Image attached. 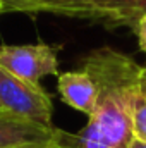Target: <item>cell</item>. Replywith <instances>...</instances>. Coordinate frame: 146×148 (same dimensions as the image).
I'll use <instances>...</instances> for the list:
<instances>
[{
  "label": "cell",
  "instance_id": "8",
  "mask_svg": "<svg viewBox=\"0 0 146 148\" xmlns=\"http://www.w3.org/2000/svg\"><path fill=\"white\" fill-rule=\"evenodd\" d=\"M134 35L138 38V43H139V48L146 53V16L139 21V24L136 26L134 29Z\"/></svg>",
  "mask_w": 146,
  "mask_h": 148
},
{
  "label": "cell",
  "instance_id": "10",
  "mask_svg": "<svg viewBox=\"0 0 146 148\" xmlns=\"http://www.w3.org/2000/svg\"><path fill=\"white\" fill-rule=\"evenodd\" d=\"M141 91L146 95V66H143V73H141Z\"/></svg>",
  "mask_w": 146,
  "mask_h": 148
},
{
  "label": "cell",
  "instance_id": "9",
  "mask_svg": "<svg viewBox=\"0 0 146 148\" xmlns=\"http://www.w3.org/2000/svg\"><path fill=\"white\" fill-rule=\"evenodd\" d=\"M127 148H146V143L141 141V140H138V138H132Z\"/></svg>",
  "mask_w": 146,
  "mask_h": 148
},
{
  "label": "cell",
  "instance_id": "12",
  "mask_svg": "<svg viewBox=\"0 0 146 148\" xmlns=\"http://www.w3.org/2000/svg\"><path fill=\"white\" fill-rule=\"evenodd\" d=\"M36 148H52V145L48 143V145H45V147H36Z\"/></svg>",
  "mask_w": 146,
  "mask_h": 148
},
{
  "label": "cell",
  "instance_id": "3",
  "mask_svg": "<svg viewBox=\"0 0 146 148\" xmlns=\"http://www.w3.org/2000/svg\"><path fill=\"white\" fill-rule=\"evenodd\" d=\"M0 109L2 112L53 129V105L50 95L40 86L19 79L0 69Z\"/></svg>",
  "mask_w": 146,
  "mask_h": 148
},
{
  "label": "cell",
  "instance_id": "7",
  "mask_svg": "<svg viewBox=\"0 0 146 148\" xmlns=\"http://www.w3.org/2000/svg\"><path fill=\"white\" fill-rule=\"evenodd\" d=\"M132 136L146 143V95L141 86L132 102Z\"/></svg>",
  "mask_w": 146,
  "mask_h": 148
},
{
  "label": "cell",
  "instance_id": "13",
  "mask_svg": "<svg viewBox=\"0 0 146 148\" xmlns=\"http://www.w3.org/2000/svg\"><path fill=\"white\" fill-rule=\"evenodd\" d=\"M0 112H2V109H0Z\"/></svg>",
  "mask_w": 146,
  "mask_h": 148
},
{
  "label": "cell",
  "instance_id": "6",
  "mask_svg": "<svg viewBox=\"0 0 146 148\" xmlns=\"http://www.w3.org/2000/svg\"><path fill=\"white\" fill-rule=\"evenodd\" d=\"M57 88L62 102H65L69 107L86 114L88 117L95 112L98 102V86L84 69L59 74Z\"/></svg>",
  "mask_w": 146,
  "mask_h": 148
},
{
  "label": "cell",
  "instance_id": "1",
  "mask_svg": "<svg viewBox=\"0 0 146 148\" xmlns=\"http://www.w3.org/2000/svg\"><path fill=\"white\" fill-rule=\"evenodd\" d=\"M83 69L98 86L96 109L79 133L53 131L57 148H127L132 136V102L141 86L143 66L126 53L103 47L93 50Z\"/></svg>",
  "mask_w": 146,
  "mask_h": 148
},
{
  "label": "cell",
  "instance_id": "2",
  "mask_svg": "<svg viewBox=\"0 0 146 148\" xmlns=\"http://www.w3.org/2000/svg\"><path fill=\"white\" fill-rule=\"evenodd\" d=\"M3 12L81 19L107 29L131 28L146 16V0H2Z\"/></svg>",
  "mask_w": 146,
  "mask_h": 148
},
{
  "label": "cell",
  "instance_id": "11",
  "mask_svg": "<svg viewBox=\"0 0 146 148\" xmlns=\"http://www.w3.org/2000/svg\"><path fill=\"white\" fill-rule=\"evenodd\" d=\"M0 14H3V2L0 0Z\"/></svg>",
  "mask_w": 146,
  "mask_h": 148
},
{
  "label": "cell",
  "instance_id": "5",
  "mask_svg": "<svg viewBox=\"0 0 146 148\" xmlns=\"http://www.w3.org/2000/svg\"><path fill=\"white\" fill-rule=\"evenodd\" d=\"M53 129L0 112V148H36L52 141Z\"/></svg>",
  "mask_w": 146,
  "mask_h": 148
},
{
  "label": "cell",
  "instance_id": "4",
  "mask_svg": "<svg viewBox=\"0 0 146 148\" xmlns=\"http://www.w3.org/2000/svg\"><path fill=\"white\" fill-rule=\"evenodd\" d=\"M60 45H2L0 47V69L24 79L28 83L40 84L45 76L59 74L57 53Z\"/></svg>",
  "mask_w": 146,
  "mask_h": 148
}]
</instances>
